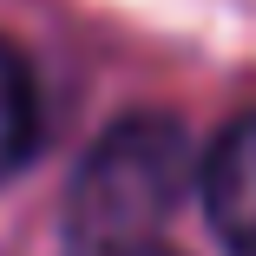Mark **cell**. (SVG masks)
<instances>
[{"instance_id": "7a4b0ae2", "label": "cell", "mask_w": 256, "mask_h": 256, "mask_svg": "<svg viewBox=\"0 0 256 256\" xmlns=\"http://www.w3.org/2000/svg\"><path fill=\"white\" fill-rule=\"evenodd\" d=\"M197 190L217 243L230 256H256V112L217 132V144L197 164Z\"/></svg>"}, {"instance_id": "6da1fadb", "label": "cell", "mask_w": 256, "mask_h": 256, "mask_svg": "<svg viewBox=\"0 0 256 256\" xmlns=\"http://www.w3.org/2000/svg\"><path fill=\"white\" fill-rule=\"evenodd\" d=\"M197 184V151L178 118H118L72 178V243L92 256L144 250Z\"/></svg>"}, {"instance_id": "277c9868", "label": "cell", "mask_w": 256, "mask_h": 256, "mask_svg": "<svg viewBox=\"0 0 256 256\" xmlns=\"http://www.w3.org/2000/svg\"><path fill=\"white\" fill-rule=\"evenodd\" d=\"M125 256H171V250H151V243H144V250H125Z\"/></svg>"}, {"instance_id": "3957f363", "label": "cell", "mask_w": 256, "mask_h": 256, "mask_svg": "<svg viewBox=\"0 0 256 256\" xmlns=\"http://www.w3.org/2000/svg\"><path fill=\"white\" fill-rule=\"evenodd\" d=\"M33 144H40V92H33L26 60L0 40V178L20 171Z\"/></svg>"}]
</instances>
